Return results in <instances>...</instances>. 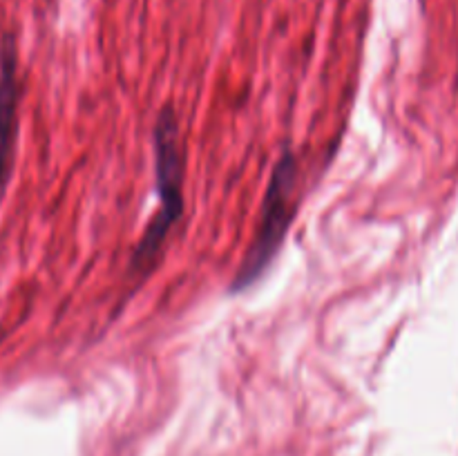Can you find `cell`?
<instances>
[{"label": "cell", "mask_w": 458, "mask_h": 456, "mask_svg": "<svg viewBox=\"0 0 458 456\" xmlns=\"http://www.w3.org/2000/svg\"><path fill=\"white\" fill-rule=\"evenodd\" d=\"M152 137H155L157 195H159L161 208L150 219L130 259V268L139 275H146L155 268L170 228L183 215V155L182 143H179V125L170 107H165L157 116Z\"/></svg>", "instance_id": "6da1fadb"}, {"label": "cell", "mask_w": 458, "mask_h": 456, "mask_svg": "<svg viewBox=\"0 0 458 456\" xmlns=\"http://www.w3.org/2000/svg\"><path fill=\"white\" fill-rule=\"evenodd\" d=\"M295 183H298V159H295L293 152L284 150L277 159L276 168H273L271 179H268L258 235H255L249 253L244 255L242 266L237 268L231 282L233 293H240V291L253 286L264 275V271L271 266L276 255L280 253L286 231L295 217Z\"/></svg>", "instance_id": "7a4b0ae2"}, {"label": "cell", "mask_w": 458, "mask_h": 456, "mask_svg": "<svg viewBox=\"0 0 458 456\" xmlns=\"http://www.w3.org/2000/svg\"><path fill=\"white\" fill-rule=\"evenodd\" d=\"M18 98H21V85H18L16 40L7 34L0 43V199L12 173L18 130Z\"/></svg>", "instance_id": "3957f363"}]
</instances>
